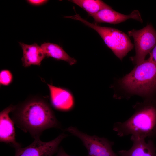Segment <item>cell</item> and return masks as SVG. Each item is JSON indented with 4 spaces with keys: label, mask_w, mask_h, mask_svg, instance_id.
Wrapping results in <instances>:
<instances>
[{
    "label": "cell",
    "mask_w": 156,
    "mask_h": 156,
    "mask_svg": "<svg viewBox=\"0 0 156 156\" xmlns=\"http://www.w3.org/2000/svg\"><path fill=\"white\" fill-rule=\"evenodd\" d=\"M92 17L96 23H106L116 24L124 22L127 19H133L142 23L143 20L139 11H133L129 15H124L112 9H105L96 13L89 15Z\"/></svg>",
    "instance_id": "9"
},
{
    "label": "cell",
    "mask_w": 156,
    "mask_h": 156,
    "mask_svg": "<svg viewBox=\"0 0 156 156\" xmlns=\"http://www.w3.org/2000/svg\"><path fill=\"white\" fill-rule=\"evenodd\" d=\"M46 57L65 61L70 65L75 64L77 60L69 56L59 45L50 42L42 44L40 46Z\"/></svg>",
    "instance_id": "13"
},
{
    "label": "cell",
    "mask_w": 156,
    "mask_h": 156,
    "mask_svg": "<svg viewBox=\"0 0 156 156\" xmlns=\"http://www.w3.org/2000/svg\"><path fill=\"white\" fill-rule=\"evenodd\" d=\"M65 18L79 21L95 30L107 47L121 60L133 48L134 45L128 36L118 29L100 26L91 23L77 14L73 16H66Z\"/></svg>",
    "instance_id": "4"
},
{
    "label": "cell",
    "mask_w": 156,
    "mask_h": 156,
    "mask_svg": "<svg viewBox=\"0 0 156 156\" xmlns=\"http://www.w3.org/2000/svg\"><path fill=\"white\" fill-rule=\"evenodd\" d=\"M23 51L21 60L23 65L27 67L31 65L40 66L42 61L46 57L40 46L37 43L27 44L19 42Z\"/></svg>",
    "instance_id": "12"
},
{
    "label": "cell",
    "mask_w": 156,
    "mask_h": 156,
    "mask_svg": "<svg viewBox=\"0 0 156 156\" xmlns=\"http://www.w3.org/2000/svg\"><path fill=\"white\" fill-rule=\"evenodd\" d=\"M79 138L86 149L87 156H119L112 149L114 143L104 137L89 135L74 127H69L65 129Z\"/></svg>",
    "instance_id": "6"
},
{
    "label": "cell",
    "mask_w": 156,
    "mask_h": 156,
    "mask_svg": "<svg viewBox=\"0 0 156 156\" xmlns=\"http://www.w3.org/2000/svg\"><path fill=\"white\" fill-rule=\"evenodd\" d=\"M50 91L51 101L56 109L62 111H68L74 105L73 97L68 90L50 84H47Z\"/></svg>",
    "instance_id": "10"
},
{
    "label": "cell",
    "mask_w": 156,
    "mask_h": 156,
    "mask_svg": "<svg viewBox=\"0 0 156 156\" xmlns=\"http://www.w3.org/2000/svg\"><path fill=\"white\" fill-rule=\"evenodd\" d=\"M121 87L128 92L149 96L156 91V63L148 58L120 80Z\"/></svg>",
    "instance_id": "3"
},
{
    "label": "cell",
    "mask_w": 156,
    "mask_h": 156,
    "mask_svg": "<svg viewBox=\"0 0 156 156\" xmlns=\"http://www.w3.org/2000/svg\"><path fill=\"white\" fill-rule=\"evenodd\" d=\"M14 107L10 105L0 112V141L9 144L15 149L21 147V145L16 141L14 123L9 115Z\"/></svg>",
    "instance_id": "8"
},
{
    "label": "cell",
    "mask_w": 156,
    "mask_h": 156,
    "mask_svg": "<svg viewBox=\"0 0 156 156\" xmlns=\"http://www.w3.org/2000/svg\"><path fill=\"white\" fill-rule=\"evenodd\" d=\"M12 118L16 125L34 139L40 138L43 132L61 125L51 109L45 102L33 100L25 102L18 109L14 107Z\"/></svg>",
    "instance_id": "1"
},
{
    "label": "cell",
    "mask_w": 156,
    "mask_h": 156,
    "mask_svg": "<svg viewBox=\"0 0 156 156\" xmlns=\"http://www.w3.org/2000/svg\"><path fill=\"white\" fill-rule=\"evenodd\" d=\"M70 1L85 10L88 15L94 14L99 11L112 8L100 0H71Z\"/></svg>",
    "instance_id": "14"
},
{
    "label": "cell",
    "mask_w": 156,
    "mask_h": 156,
    "mask_svg": "<svg viewBox=\"0 0 156 156\" xmlns=\"http://www.w3.org/2000/svg\"><path fill=\"white\" fill-rule=\"evenodd\" d=\"M12 75L9 70H4L0 73V83L4 86L8 85L12 82Z\"/></svg>",
    "instance_id": "15"
},
{
    "label": "cell",
    "mask_w": 156,
    "mask_h": 156,
    "mask_svg": "<svg viewBox=\"0 0 156 156\" xmlns=\"http://www.w3.org/2000/svg\"><path fill=\"white\" fill-rule=\"evenodd\" d=\"M56 156H71L68 154L63 148L60 147L59 148L57 152Z\"/></svg>",
    "instance_id": "17"
},
{
    "label": "cell",
    "mask_w": 156,
    "mask_h": 156,
    "mask_svg": "<svg viewBox=\"0 0 156 156\" xmlns=\"http://www.w3.org/2000/svg\"><path fill=\"white\" fill-rule=\"evenodd\" d=\"M68 136L62 133L47 142L42 141L40 138L35 139L29 146L15 149V156H53L57 153L62 141Z\"/></svg>",
    "instance_id": "7"
},
{
    "label": "cell",
    "mask_w": 156,
    "mask_h": 156,
    "mask_svg": "<svg viewBox=\"0 0 156 156\" xmlns=\"http://www.w3.org/2000/svg\"><path fill=\"white\" fill-rule=\"evenodd\" d=\"M134 108V114L124 122L114 123L113 130L120 137L156 138V100L148 99Z\"/></svg>",
    "instance_id": "2"
},
{
    "label": "cell",
    "mask_w": 156,
    "mask_h": 156,
    "mask_svg": "<svg viewBox=\"0 0 156 156\" xmlns=\"http://www.w3.org/2000/svg\"><path fill=\"white\" fill-rule=\"evenodd\" d=\"M128 34L133 38L135 49V55L131 60L138 65L145 60L146 55L156 45V31L149 24L139 30L133 29Z\"/></svg>",
    "instance_id": "5"
},
{
    "label": "cell",
    "mask_w": 156,
    "mask_h": 156,
    "mask_svg": "<svg viewBox=\"0 0 156 156\" xmlns=\"http://www.w3.org/2000/svg\"><path fill=\"white\" fill-rule=\"evenodd\" d=\"M48 1L46 0H28L27 2L31 5L38 6L43 5L46 3Z\"/></svg>",
    "instance_id": "16"
},
{
    "label": "cell",
    "mask_w": 156,
    "mask_h": 156,
    "mask_svg": "<svg viewBox=\"0 0 156 156\" xmlns=\"http://www.w3.org/2000/svg\"><path fill=\"white\" fill-rule=\"evenodd\" d=\"M148 58L156 63V45L152 51Z\"/></svg>",
    "instance_id": "18"
},
{
    "label": "cell",
    "mask_w": 156,
    "mask_h": 156,
    "mask_svg": "<svg viewBox=\"0 0 156 156\" xmlns=\"http://www.w3.org/2000/svg\"><path fill=\"white\" fill-rule=\"evenodd\" d=\"M133 145L129 150L118 151L119 156H156V146L152 139L146 142L145 139L130 137Z\"/></svg>",
    "instance_id": "11"
}]
</instances>
